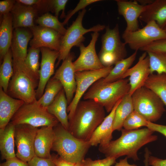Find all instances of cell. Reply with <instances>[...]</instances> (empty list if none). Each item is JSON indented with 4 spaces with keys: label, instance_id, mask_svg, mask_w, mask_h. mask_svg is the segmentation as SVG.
<instances>
[{
    "label": "cell",
    "instance_id": "52a82bcc",
    "mask_svg": "<svg viewBox=\"0 0 166 166\" xmlns=\"http://www.w3.org/2000/svg\"><path fill=\"white\" fill-rule=\"evenodd\" d=\"M131 97L134 110L148 121H157L165 111V105L160 99L153 91L144 86L136 90Z\"/></svg>",
    "mask_w": 166,
    "mask_h": 166
},
{
    "label": "cell",
    "instance_id": "f6af8a7d",
    "mask_svg": "<svg viewBox=\"0 0 166 166\" xmlns=\"http://www.w3.org/2000/svg\"><path fill=\"white\" fill-rule=\"evenodd\" d=\"M17 2L28 6H34L37 9L43 5L45 0H18Z\"/></svg>",
    "mask_w": 166,
    "mask_h": 166
},
{
    "label": "cell",
    "instance_id": "3957f363",
    "mask_svg": "<svg viewBox=\"0 0 166 166\" xmlns=\"http://www.w3.org/2000/svg\"><path fill=\"white\" fill-rule=\"evenodd\" d=\"M12 57L14 72L7 93L25 103L33 102L37 100L36 88L39 81L27 69L24 60L13 54Z\"/></svg>",
    "mask_w": 166,
    "mask_h": 166
},
{
    "label": "cell",
    "instance_id": "f1b7e54d",
    "mask_svg": "<svg viewBox=\"0 0 166 166\" xmlns=\"http://www.w3.org/2000/svg\"><path fill=\"white\" fill-rule=\"evenodd\" d=\"M137 51H135L128 57L117 62L109 74L106 77L102 78L103 81L105 82H111L121 79L135 61Z\"/></svg>",
    "mask_w": 166,
    "mask_h": 166
},
{
    "label": "cell",
    "instance_id": "484cf974",
    "mask_svg": "<svg viewBox=\"0 0 166 166\" xmlns=\"http://www.w3.org/2000/svg\"><path fill=\"white\" fill-rule=\"evenodd\" d=\"M33 37L31 32L23 28L14 29L10 47L12 53L25 61L28 43Z\"/></svg>",
    "mask_w": 166,
    "mask_h": 166
},
{
    "label": "cell",
    "instance_id": "8fae6325",
    "mask_svg": "<svg viewBox=\"0 0 166 166\" xmlns=\"http://www.w3.org/2000/svg\"><path fill=\"white\" fill-rule=\"evenodd\" d=\"M38 129L26 124L15 125L14 138L18 158L28 163L35 156L34 143Z\"/></svg>",
    "mask_w": 166,
    "mask_h": 166
},
{
    "label": "cell",
    "instance_id": "7a4b0ae2",
    "mask_svg": "<svg viewBox=\"0 0 166 166\" xmlns=\"http://www.w3.org/2000/svg\"><path fill=\"white\" fill-rule=\"evenodd\" d=\"M104 108L94 101H81L69 120L68 130L75 137L89 141L106 117Z\"/></svg>",
    "mask_w": 166,
    "mask_h": 166
},
{
    "label": "cell",
    "instance_id": "1f68e13d",
    "mask_svg": "<svg viewBox=\"0 0 166 166\" xmlns=\"http://www.w3.org/2000/svg\"><path fill=\"white\" fill-rule=\"evenodd\" d=\"M13 72L12 53L10 48L4 57L0 68V87L6 93Z\"/></svg>",
    "mask_w": 166,
    "mask_h": 166
},
{
    "label": "cell",
    "instance_id": "74e56055",
    "mask_svg": "<svg viewBox=\"0 0 166 166\" xmlns=\"http://www.w3.org/2000/svg\"><path fill=\"white\" fill-rule=\"evenodd\" d=\"M145 52H153L166 53V38L154 41L140 49Z\"/></svg>",
    "mask_w": 166,
    "mask_h": 166
},
{
    "label": "cell",
    "instance_id": "f546056e",
    "mask_svg": "<svg viewBox=\"0 0 166 166\" xmlns=\"http://www.w3.org/2000/svg\"><path fill=\"white\" fill-rule=\"evenodd\" d=\"M144 86L153 91L166 107V74H150Z\"/></svg>",
    "mask_w": 166,
    "mask_h": 166
},
{
    "label": "cell",
    "instance_id": "ac0fdd59",
    "mask_svg": "<svg viewBox=\"0 0 166 166\" xmlns=\"http://www.w3.org/2000/svg\"><path fill=\"white\" fill-rule=\"evenodd\" d=\"M101 42L100 52L112 54L119 61L125 58L127 53L126 44L121 40L118 24L112 29L109 26L106 27L105 32L102 37Z\"/></svg>",
    "mask_w": 166,
    "mask_h": 166
},
{
    "label": "cell",
    "instance_id": "e575fe53",
    "mask_svg": "<svg viewBox=\"0 0 166 166\" xmlns=\"http://www.w3.org/2000/svg\"><path fill=\"white\" fill-rule=\"evenodd\" d=\"M40 51V48L30 47L24 61L27 69L38 81L39 78V57Z\"/></svg>",
    "mask_w": 166,
    "mask_h": 166
},
{
    "label": "cell",
    "instance_id": "5bb4252c",
    "mask_svg": "<svg viewBox=\"0 0 166 166\" xmlns=\"http://www.w3.org/2000/svg\"><path fill=\"white\" fill-rule=\"evenodd\" d=\"M33 38L30 42V47H46L59 51L63 35L53 30L40 26L30 28Z\"/></svg>",
    "mask_w": 166,
    "mask_h": 166
},
{
    "label": "cell",
    "instance_id": "f35d334b",
    "mask_svg": "<svg viewBox=\"0 0 166 166\" xmlns=\"http://www.w3.org/2000/svg\"><path fill=\"white\" fill-rule=\"evenodd\" d=\"M101 1L100 0H80L76 7L73 10L70 11L66 16L65 19L62 22L63 24L64 25L67 24L71 17L78 11L85 9V7L91 4Z\"/></svg>",
    "mask_w": 166,
    "mask_h": 166
},
{
    "label": "cell",
    "instance_id": "7c38bea8",
    "mask_svg": "<svg viewBox=\"0 0 166 166\" xmlns=\"http://www.w3.org/2000/svg\"><path fill=\"white\" fill-rule=\"evenodd\" d=\"M91 35V40L87 46H85L82 43L79 46L80 55L73 62L75 72L98 70L105 67L97 56L95 49V44L99 34L98 32H94Z\"/></svg>",
    "mask_w": 166,
    "mask_h": 166
},
{
    "label": "cell",
    "instance_id": "7402d4cb",
    "mask_svg": "<svg viewBox=\"0 0 166 166\" xmlns=\"http://www.w3.org/2000/svg\"><path fill=\"white\" fill-rule=\"evenodd\" d=\"M38 9L34 6H25L16 2L11 12L13 29L34 26V19Z\"/></svg>",
    "mask_w": 166,
    "mask_h": 166
},
{
    "label": "cell",
    "instance_id": "681fc988",
    "mask_svg": "<svg viewBox=\"0 0 166 166\" xmlns=\"http://www.w3.org/2000/svg\"><path fill=\"white\" fill-rule=\"evenodd\" d=\"M151 152L147 148H146L144 151V166H150L148 164V159L149 156L151 155Z\"/></svg>",
    "mask_w": 166,
    "mask_h": 166
},
{
    "label": "cell",
    "instance_id": "30bf717a",
    "mask_svg": "<svg viewBox=\"0 0 166 166\" xmlns=\"http://www.w3.org/2000/svg\"><path fill=\"white\" fill-rule=\"evenodd\" d=\"M113 67L112 66L98 70L75 72L76 90L73 99L67 109L69 120L73 117L81 98L88 89L97 81L106 77Z\"/></svg>",
    "mask_w": 166,
    "mask_h": 166
},
{
    "label": "cell",
    "instance_id": "d6a6232c",
    "mask_svg": "<svg viewBox=\"0 0 166 166\" xmlns=\"http://www.w3.org/2000/svg\"><path fill=\"white\" fill-rule=\"evenodd\" d=\"M148 56L151 74L154 72L157 74H166V53L146 52Z\"/></svg>",
    "mask_w": 166,
    "mask_h": 166
},
{
    "label": "cell",
    "instance_id": "b9f144b4",
    "mask_svg": "<svg viewBox=\"0 0 166 166\" xmlns=\"http://www.w3.org/2000/svg\"><path fill=\"white\" fill-rule=\"evenodd\" d=\"M16 1L5 0L0 1V14L2 17L4 15L10 13Z\"/></svg>",
    "mask_w": 166,
    "mask_h": 166
},
{
    "label": "cell",
    "instance_id": "9c48e42d",
    "mask_svg": "<svg viewBox=\"0 0 166 166\" xmlns=\"http://www.w3.org/2000/svg\"><path fill=\"white\" fill-rule=\"evenodd\" d=\"M122 38L125 44L128 45L131 49L138 51L154 41L166 39V31L152 21L136 31L124 32Z\"/></svg>",
    "mask_w": 166,
    "mask_h": 166
},
{
    "label": "cell",
    "instance_id": "2e32d148",
    "mask_svg": "<svg viewBox=\"0 0 166 166\" xmlns=\"http://www.w3.org/2000/svg\"><path fill=\"white\" fill-rule=\"evenodd\" d=\"M40 49L42 59L39 70V78L36 91L37 100L43 94L46 85L54 72L55 64L59 55V51L46 47Z\"/></svg>",
    "mask_w": 166,
    "mask_h": 166
},
{
    "label": "cell",
    "instance_id": "c3c4849f",
    "mask_svg": "<svg viewBox=\"0 0 166 166\" xmlns=\"http://www.w3.org/2000/svg\"><path fill=\"white\" fill-rule=\"evenodd\" d=\"M128 159V158L126 157L124 159L120 160L118 162L116 163L114 166H137L135 164H129Z\"/></svg>",
    "mask_w": 166,
    "mask_h": 166
},
{
    "label": "cell",
    "instance_id": "d590c367",
    "mask_svg": "<svg viewBox=\"0 0 166 166\" xmlns=\"http://www.w3.org/2000/svg\"><path fill=\"white\" fill-rule=\"evenodd\" d=\"M148 122L140 114L134 110L125 120L123 128L127 130L138 129L142 127H146Z\"/></svg>",
    "mask_w": 166,
    "mask_h": 166
},
{
    "label": "cell",
    "instance_id": "f5cc1de1",
    "mask_svg": "<svg viewBox=\"0 0 166 166\" xmlns=\"http://www.w3.org/2000/svg\"><path fill=\"white\" fill-rule=\"evenodd\" d=\"M164 29L166 31V27L164 28Z\"/></svg>",
    "mask_w": 166,
    "mask_h": 166
},
{
    "label": "cell",
    "instance_id": "9a60e30c",
    "mask_svg": "<svg viewBox=\"0 0 166 166\" xmlns=\"http://www.w3.org/2000/svg\"><path fill=\"white\" fill-rule=\"evenodd\" d=\"M150 74L149 57L147 53L144 52L136 64L129 68L122 77V79L129 77L130 89L128 94L131 96L136 90L144 86Z\"/></svg>",
    "mask_w": 166,
    "mask_h": 166
},
{
    "label": "cell",
    "instance_id": "277c9868",
    "mask_svg": "<svg viewBox=\"0 0 166 166\" xmlns=\"http://www.w3.org/2000/svg\"><path fill=\"white\" fill-rule=\"evenodd\" d=\"M130 89L127 79L105 82L101 78L91 85L83 98L84 100L94 101L103 106L107 112L110 113L117 102L128 94Z\"/></svg>",
    "mask_w": 166,
    "mask_h": 166
},
{
    "label": "cell",
    "instance_id": "ee69618b",
    "mask_svg": "<svg viewBox=\"0 0 166 166\" xmlns=\"http://www.w3.org/2000/svg\"><path fill=\"white\" fill-rule=\"evenodd\" d=\"M146 127L149 128L154 132H159L166 137V125L157 124L148 121Z\"/></svg>",
    "mask_w": 166,
    "mask_h": 166
},
{
    "label": "cell",
    "instance_id": "d6986e66",
    "mask_svg": "<svg viewBox=\"0 0 166 166\" xmlns=\"http://www.w3.org/2000/svg\"><path fill=\"white\" fill-rule=\"evenodd\" d=\"M122 99L119 101L92 135L89 142L91 146H102L109 143L113 138V124L117 107Z\"/></svg>",
    "mask_w": 166,
    "mask_h": 166
},
{
    "label": "cell",
    "instance_id": "ffe728a7",
    "mask_svg": "<svg viewBox=\"0 0 166 166\" xmlns=\"http://www.w3.org/2000/svg\"><path fill=\"white\" fill-rule=\"evenodd\" d=\"M53 127H42L38 129L35 137V155L44 158L51 159L50 151L54 141L55 134Z\"/></svg>",
    "mask_w": 166,
    "mask_h": 166
},
{
    "label": "cell",
    "instance_id": "4fadbf2b",
    "mask_svg": "<svg viewBox=\"0 0 166 166\" xmlns=\"http://www.w3.org/2000/svg\"><path fill=\"white\" fill-rule=\"evenodd\" d=\"M73 53H70L55 72L53 77L61 82L65 92L68 105L72 100L76 89L75 71L73 60Z\"/></svg>",
    "mask_w": 166,
    "mask_h": 166
},
{
    "label": "cell",
    "instance_id": "7dc6e473",
    "mask_svg": "<svg viewBox=\"0 0 166 166\" xmlns=\"http://www.w3.org/2000/svg\"><path fill=\"white\" fill-rule=\"evenodd\" d=\"M148 161L150 166H166V159L159 158L150 155Z\"/></svg>",
    "mask_w": 166,
    "mask_h": 166
},
{
    "label": "cell",
    "instance_id": "603a6c76",
    "mask_svg": "<svg viewBox=\"0 0 166 166\" xmlns=\"http://www.w3.org/2000/svg\"><path fill=\"white\" fill-rule=\"evenodd\" d=\"M139 19L146 24L155 21L160 28L164 29L166 26V0H153L146 6Z\"/></svg>",
    "mask_w": 166,
    "mask_h": 166
},
{
    "label": "cell",
    "instance_id": "cb8c5ba5",
    "mask_svg": "<svg viewBox=\"0 0 166 166\" xmlns=\"http://www.w3.org/2000/svg\"><path fill=\"white\" fill-rule=\"evenodd\" d=\"M68 105L65 92L63 88L47 108L48 112L55 117L62 126L68 130L69 125L67 113Z\"/></svg>",
    "mask_w": 166,
    "mask_h": 166
},
{
    "label": "cell",
    "instance_id": "4dcf8cb0",
    "mask_svg": "<svg viewBox=\"0 0 166 166\" xmlns=\"http://www.w3.org/2000/svg\"><path fill=\"white\" fill-rule=\"evenodd\" d=\"M63 88L59 81L53 77L50 78L46 85L43 94L37 100L38 102L43 107L47 108Z\"/></svg>",
    "mask_w": 166,
    "mask_h": 166
},
{
    "label": "cell",
    "instance_id": "4316f807",
    "mask_svg": "<svg viewBox=\"0 0 166 166\" xmlns=\"http://www.w3.org/2000/svg\"><path fill=\"white\" fill-rule=\"evenodd\" d=\"M13 28L12 17L10 13L2 17L0 26V60L10 48L13 37Z\"/></svg>",
    "mask_w": 166,
    "mask_h": 166
},
{
    "label": "cell",
    "instance_id": "8d00e7d4",
    "mask_svg": "<svg viewBox=\"0 0 166 166\" xmlns=\"http://www.w3.org/2000/svg\"><path fill=\"white\" fill-rule=\"evenodd\" d=\"M68 0H48L47 8L55 14V16L58 18L59 12L62 11L61 18L65 17V8Z\"/></svg>",
    "mask_w": 166,
    "mask_h": 166
},
{
    "label": "cell",
    "instance_id": "ba28073f",
    "mask_svg": "<svg viewBox=\"0 0 166 166\" xmlns=\"http://www.w3.org/2000/svg\"><path fill=\"white\" fill-rule=\"evenodd\" d=\"M86 12L84 9L79 12L78 15L72 25L67 29L63 36L59 50V55L56 66L61 61H63L70 53V50L74 46L79 47L85 41L84 35L87 33L99 32L103 30L106 27L105 25L98 24L89 29L84 28L82 24V20Z\"/></svg>",
    "mask_w": 166,
    "mask_h": 166
},
{
    "label": "cell",
    "instance_id": "44dd1931",
    "mask_svg": "<svg viewBox=\"0 0 166 166\" xmlns=\"http://www.w3.org/2000/svg\"><path fill=\"white\" fill-rule=\"evenodd\" d=\"M24 103L22 100L11 97L0 87V129L6 127Z\"/></svg>",
    "mask_w": 166,
    "mask_h": 166
},
{
    "label": "cell",
    "instance_id": "d4e9b609",
    "mask_svg": "<svg viewBox=\"0 0 166 166\" xmlns=\"http://www.w3.org/2000/svg\"><path fill=\"white\" fill-rule=\"evenodd\" d=\"M15 125L10 122L4 129H0V151L2 160L16 157L14 151Z\"/></svg>",
    "mask_w": 166,
    "mask_h": 166
},
{
    "label": "cell",
    "instance_id": "83f0119b",
    "mask_svg": "<svg viewBox=\"0 0 166 166\" xmlns=\"http://www.w3.org/2000/svg\"><path fill=\"white\" fill-rule=\"evenodd\" d=\"M134 110L131 96L128 94L122 99L116 108L113 124V131L122 129L125 120Z\"/></svg>",
    "mask_w": 166,
    "mask_h": 166
},
{
    "label": "cell",
    "instance_id": "e0dca14e",
    "mask_svg": "<svg viewBox=\"0 0 166 166\" xmlns=\"http://www.w3.org/2000/svg\"><path fill=\"white\" fill-rule=\"evenodd\" d=\"M119 14L122 15L126 23L124 33H129L139 29L138 19L144 10L146 6L139 4L137 1L116 0Z\"/></svg>",
    "mask_w": 166,
    "mask_h": 166
},
{
    "label": "cell",
    "instance_id": "5b68a950",
    "mask_svg": "<svg viewBox=\"0 0 166 166\" xmlns=\"http://www.w3.org/2000/svg\"><path fill=\"white\" fill-rule=\"evenodd\" d=\"M55 137L52 150L61 157L74 163L81 161L91 146L89 141L73 136L60 124L53 128Z\"/></svg>",
    "mask_w": 166,
    "mask_h": 166
},
{
    "label": "cell",
    "instance_id": "60d3db41",
    "mask_svg": "<svg viewBox=\"0 0 166 166\" xmlns=\"http://www.w3.org/2000/svg\"><path fill=\"white\" fill-rule=\"evenodd\" d=\"M28 164L29 166H56L51 159L40 158L35 155Z\"/></svg>",
    "mask_w": 166,
    "mask_h": 166
},
{
    "label": "cell",
    "instance_id": "7bdbcfd3",
    "mask_svg": "<svg viewBox=\"0 0 166 166\" xmlns=\"http://www.w3.org/2000/svg\"><path fill=\"white\" fill-rule=\"evenodd\" d=\"M0 166H29L28 163L18 158L16 156L8 159L2 163Z\"/></svg>",
    "mask_w": 166,
    "mask_h": 166
},
{
    "label": "cell",
    "instance_id": "ab89813d",
    "mask_svg": "<svg viewBox=\"0 0 166 166\" xmlns=\"http://www.w3.org/2000/svg\"><path fill=\"white\" fill-rule=\"evenodd\" d=\"M117 159L108 157L101 160H93L91 158L85 159L86 166H111L116 163Z\"/></svg>",
    "mask_w": 166,
    "mask_h": 166
},
{
    "label": "cell",
    "instance_id": "6da1fadb",
    "mask_svg": "<svg viewBox=\"0 0 166 166\" xmlns=\"http://www.w3.org/2000/svg\"><path fill=\"white\" fill-rule=\"evenodd\" d=\"M121 136L111 140L108 144L99 146V150L106 157H114L117 159L126 156L134 161L139 160L138 152L142 147L156 140L157 136L154 132L146 128L134 130L122 128Z\"/></svg>",
    "mask_w": 166,
    "mask_h": 166
},
{
    "label": "cell",
    "instance_id": "816d5d0a",
    "mask_svg": "<svg viewBox=\"0 0 166 166\" xmlns=\"http://www.w3.org/2000/svg\"><path fill=\"white\" fill-rule=\"evenodd\" d=\"M73 166H86L85 159L81 161L75 163Z\"/></svg>",
    "mask_w": 166,
    "mask_h": 166
},
{
    "label": "cell",
    "instance_id": "8992f818",
    "mask_svg": "<svg viewBox=\"0 0 166 166\" xmlns=\"http://www.w3.org/2000/svg\"><path fill=\"white\" fill-rule=\"evenodd\" d=\"M11 121L15 125L26 124L36 128L54 127L59 122L55 117L48 112L47 108L38 104L37 100L31 103H25Z\"/></svg>",
    "mask_w": 166,
    "mask_h": 166
},
{
    "label": "cell",
    "instance_id": "f907efd6",
    "mask_svg": "<svg viewBox=\"0 0 166 166\" xmlns=\"http://www.w3.org/2000/svg\"><path fill=\"white\" fill-rule=\"evenodd\" d=\"M136 1L140 4L143 6H146L151 3L153 0H139Z\"/></svg>",
    "mask_w": 166,
    "mask_h": 166
},
{
    "label": "cell",
    "instance_id": "bcb514c9",
    "mask_svg": "<svg viewBox=\"0 0 166 166\" xmlns=\"http://www.w3.org/2000/svg\"><path fill=\"white\" fill-rule=\"evenodd\" d=\"M51 159L56 166H73L75 164L67 161L57 156L52 155Z\"/></svg>",
    "mask_w": 166,
    "mask_h": 166
},
{
    "label": "cell",
    "instance_id": "836d02e7",
    "mask_svg": "<svg viewBox=\"0 0 166 166\" xmlns=\"http://www.w3.org/2000/svg\"><path fill=\"white\" fill-rule=\"evenodd\" d=\"M36 22L39 26L55 30L63 35L67 30L58 18L49 13H45L38 17Z\"/></svg>",
    "mask_w": 166,
    "mask_h": 166
}]
</instances>
